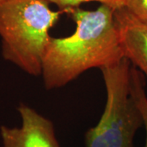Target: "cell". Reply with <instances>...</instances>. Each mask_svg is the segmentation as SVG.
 <instances>
[{
  "label": "cell",
  "instance_id": "9",
  "mask_svg": "<svg viewBox=\"0 0 147 147\" xmlns=\"http://www.w3.org/2000/svg\"><path fill=\"white\" fill-rule=\"evenodd\" d=\"M4 1H5V0H0V3H2L4 2Z\"/></svg>",
  "mask_w": 147,
  "mask_h": 147
},
{
  "label": "cell",
  "instance_id": "7",
  "mask_svg": "<svg viewBox=\"0 0 147 147\" xmlns=\"http://www.w3.org/2000/svg\"><path fill=\"white\" fill-rule=\"evenodd\" d=\"M51 4L57 6L59 10L63 11L64 12L66 10L72 9L75 7H80L83 3H89V2H97L100 4L110 6L111 7L118 9L124 6L126 0H47Z\"/></svg>",
  "mask_w": 147,
  "mask_h": 147
},
{
  "label": "cell",
  "instance_id": "8",
  "mask_svg": "<svg viewBox=\"0 0 147 147\" xmlns=\"http://www.w3.org/2000/svg\"><path fill=\"white\" fill-rule=\"evenodd\" d=\"M123 7L138 20L147 23V0H126Z\"/></svg>",
  "mask_w": 147,
  "mask_h": 147
},
{
  "label": "cell",
  "instance_id": "5",
  "mask_svg": "<svg viewBox=\"0 0 147 147\" xmlns=\"http://www.w3.org/2000/svg\"><path fill=\"white\" fill-rule=\"evenodd\" d=\"M115 18L124 57L147 78V23L123 7L116 9Z\"/></svg>",
  "mask_w": 147,
  "mask_h": 147
},
{
  "label": "cell",
  "instance_id": "4",
  "mask_svg": "<svg viewBox=\"0 0 147 147\" xmlns=\"http://www.w3.org/2000/svg\"><path fill=\"white\" fill-rule=\"evenodd\" d=\"M17 110L21 126L0 127L2 147H61L52 121L24 103Z\"/></svg>",
  "mask_w": 147,
  "mask_h": 147
},
{
  "label": "cell",
  "instance_id": "2",
  "mask_svg": "<svg viewBox=\"0 0 147 147\" xmlns=\"http://www.w3.org/2000/svg\"><path fill=\"white\" fill-rule=\"evenodd\" d=\"M63 11H53L47 0H5L0 3L2 56L31 76L42 75L50 30Z\"/></svg>",
  "mask_w": 147,
  "mask_h": 147
},
{
  "label": "cell",
  "instance_id": "3",
  "mask_svg": "<svg viewBox=\"0 0 147 147\" xmlns=\"http://www.w3.org/2000/svg\"><path fill=\"white\" fill-rule=\"evenodd\" d=\"M130 69L125 57L100 69L106 102L97 124L85 133L86 147H134V137L143 119L130 93Z\"/></svg>",
  "mask_w": 147,
  "mask_h": 147
},
{
  "label": "cell",
  "instance_id": "6",
  "mask_svg": "<svg viewBox=\"0 0 147 147\" xmlns=\"http://www.w3.org/2000/svg\"><path fill=\"white\" fill-rule=\"evenodd\" d=\"M144 77L145 76L140 70L131 65L130 93L142 114L143 126L146 129V144L144 147H147V94Z\"/></svg>",
  "mask_w": 147,
  "mask_h": 147
},
{
  "label": "cell",
  "instance_id": "1",
  "mask_svg": "<svg viewBox=\"0 0 147 147\" xmlns=\"http://www.w3.org/2000/svg\"><path fill=\"white\" fill-rule=\"evenodd\" d=\"M115 8L100 4L95 10L75 7L65 11L75 24L71 35L51 37L43 61L45 88H60L90 69H101L124 58L116 27Z\"/></svg>",
  "mask_w": 147,
  "mask_h": 147
}]
</instances>
